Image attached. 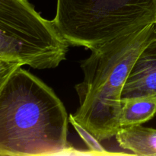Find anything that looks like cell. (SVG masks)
I'll list each match as a JSON object with an SVG mask.
<instances>
[{
    "mask_svg": "<svg viewBox=\"0 0 156 156\" xmlns=\"http://www.w3.org/2000/svg\"><path fill=\"white\" fill-rule=\"evenodd\" d=\"M21 66L0 88V155L77 154L67 139L69 120L62 102Z\"/></svg>",
    "mask_w": 156,
    "mask_h": 156,
    "instance_id": "1",
    "label": "cell"
},
{
    "mask_svg": "<svg viewBox=\"0 0 156 156\" xmlns=\"http://www.w3.org/2000/svg\"><path fill=\"white\" fill-rule=\"evenodd\" d=\"M155 38V23H151L93 49L81 62L84 79L75 87L79 108L72 116L100 142L121 127L123 85L137 56Z\"/></svg>",
    "mask_w": 156,
    "mask_h": 156,
    "instance_id": "2",
    "label": "cell"
},
{
    "mask_svg": "<svg viewBox=\"0 0 156 156\" xmlns=\"http://www.w3.org/2000/svg\"><path fill=\"white\" fill-rule=\"evenodd\" d=\"M155 18L156 0H57L52 22L69 45L91 50Z\"/></svg>",
    "mask_w": 156,
    "mask_h": 156,
    "instance_id": "3",
    "label": "cell"
},
{
    "mask_svg": "<svg viewBox=\"0 0 156 156\" xmlns=\"http://www.w3.org/2000/svg\"><path fill=\"white\" fill-rule=\"evenodd\" d=\"M69 46L27 0H0V59L53 69L66 59Z\"/></svg>",
    "mask_w": 156,
    "mask_h": 156,
    "instance_id": "4",
    "label": "cell"
},
{
    "mask_svg": "<svg viewBox=\"0 0 156 156\" xmlns=\"http://www.w3.org/2000/svg\"><path fill=\"white\" fill-rule=\"evenodd\" d=\"M156 97V38L136 59L121 94V101Z\"/></svg>",
    "mask_w": 156,
    "mask_h": 156,
    "instance_id": "5",
    "label": "cell"
},
{
    "mask_svg": "<svg viewBox=\"0 0 156 156\" xmlns=\"http://www.w3.org/2000/svg\"><path fill=\"white\" fill-rule=\"evenodd\" d=\"M115 138L122 149L136 155H156V129L142 125L120 127Z\"/></svg>",
    "mask_w": 156,
    "mask_h": 156,
    "instance_id": "6",
    "label": "cell"
},
{
    "mask_svg": "<svg viewBox=\"0 0 156 156\" xmlns=\"http://www.w3.org/2000/svg\"><path fill=\"white\" fill-rule=\"evenodd\" d=\"M156 115V97L122 101L120 123L121 127L142 125Z\"/></svg>",
    "mask_w": 156,
    "mask_h": 156,
    "instance_id": "7",
    "label": "cell"
},
{
    "mask_svg": "<svg viewBox=\"0 0 156 156\" xmlns=\"http://www.w3.org/2000/svg\"><path fill=\"white\" fill-rule=\"evenodd\" d=\"M69 120L71 124L74 126L76 130L79 134L82 140L85 142L86 146H88L90 154L91 155H111V152L107 151L101 144V142L95 138L91 133L88 132L86 129L81 126L78 122L75 120L73 116H69Z\"/></svg>",
    "mask_w": 156,
    "mask_h": 156,
    "instance_id": "8",
    "label": "cell"
},
{
    "mask_svg": "<svg viewBox=\"0 0 156 156\" xmlns=\"http://www.w3.org/2000/svg\"><path fill=\"white\" fill-rule=\"evenodd\" d=\"M21 63L12 61L0 59V88L4 84L9 76L19 66H21Z\"/></svg>",
    "mask_w": 156,
    "mask_h": 156,
    "instance_id": "9",
    "label": "cell"
},
{
    "mask_svg": "<svg viewBox=\"0 0 156 156\" xmlns=\"http://www.w3.org/2000/svg\"><path fill=\"white\" fill-rule=\"evenodd\" d=\"M155 25H156V18H155Z\"/></svg>",
    "mask_w": 156,
    "mask_h": 156,
    "instance_id": "10",
    "label": "cell"
}]
</instances>
